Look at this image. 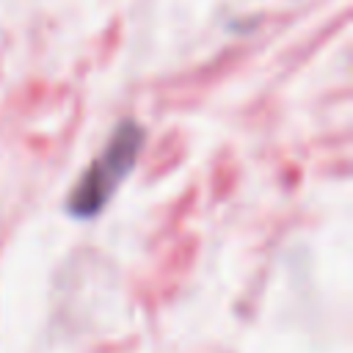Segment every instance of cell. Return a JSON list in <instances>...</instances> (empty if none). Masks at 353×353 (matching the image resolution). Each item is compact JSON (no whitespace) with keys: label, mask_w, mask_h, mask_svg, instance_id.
I'll list each match as a JSON object with an SVG mask.
<instances>
[{"label":"cell","mask_w":353,"mask_h":353,"mask_svg":"<svg viewBox=\"0 0 353 353\" xmlns=\"http://www.w3.org/2000/svg\"><path fill=\"white\" fill-rule=\"evenodd\" d=\"M146 143V130L135 119H121L97 157L83 168L80 179L66 196V212L77 221L97 218L108 201L116 196V190L124 185V179L132 174L141 152Z\"/></svg>","instance_id":"cell-1"}]
</instances>
